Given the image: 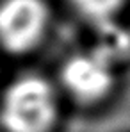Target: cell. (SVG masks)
<instances>
[{
	"mask_svg": "<svg viewBox=\"0 0 130 132\" xmlns=\"http://www.w3.org/2000/svg\"><path fill=\"white\" fill-rule=\"evenodd\" d=\"M55 118L57 96L45 79H18L2 96L0 121L7 132H48Z\"/></svg>",
	"mask_w": 130,
	"mask_h": 132,
	"instance_id": "cell-1",
	"label": "cell"
},
{
	"mask_svg": "<svg viewBox=\"0 0 130 132\" xmlns=\"http://www.w3.org/2000/svg\"><path fill=\"white\" fill-rule=\"evenodd\" d=\"M48 25V9L43 0H4L0 4V45L23 54L34 48Z\"/></svg>",
	"mask_w": 130,
	"mask_h": 132,
	"instance_id": "cell-2",
	"label": "cell"
},
{
	"mask_svg": "<svg viewBox=\"0 0 130 132\" xmlns=\"http://www.w3.org/2000/svg\"><path fill=\"white\" fill-rule=\"evenodd\" d=\"M114 82L110 63L102 54H82L71 57L63 70L64 88L82 102H94L105 96Z\"/></svg>",
	"mask_w": 130,
	"mask_h": 132,
	"instance_id": "cell-3",
	"label": "cell"
},
{
	"mask_svg": "<svg viewBox=\"0 0 130 132\" xmlns=\"http://www.w3.org/2000/svg\"><path fill=\"white\" fill-rule=\"evenodd\" d=\"M75 9L91 22H107L123 5V0H71Z\"/></svg>",
	"mask_w": 130,
	"mask_h": 132,
	"instance_id": "cell-4",
	"label": "cell"
}]
</instances>
